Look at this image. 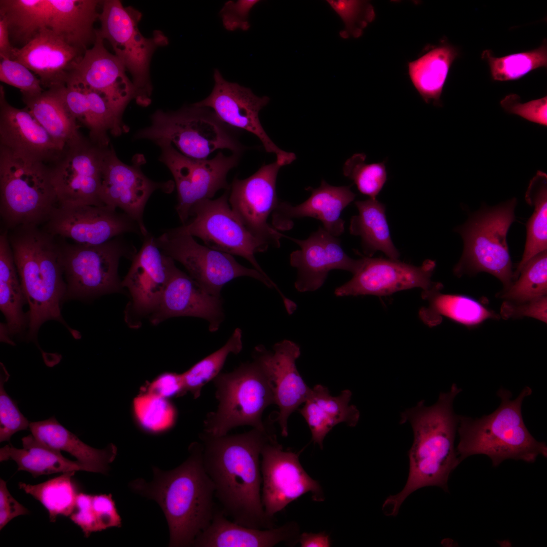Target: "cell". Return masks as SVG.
I'll list each match as a JSON object with an SVG mask.
<instances>
[{
  "instance_id": "cell-1",
  "label": "cell",
  "mask_w": 547,
  "mask_h": 547,
  "mask_svg": "<svg viewBox=\"0 0 547 547\" xmlns=\"http://www.w3.org/2000/svg\"><path fill=\"white\" fill-rule=\"evenodd\" d=\"M200 438L203 464L224 514L244 526L274 527L262 503L260 458L264 445L276 436L253 428L244 433L221 436L203 432Z\"/></svg>"
},
{
  "instance_id": "cell-2",
  "label": "cell",
  "mask_w": 547,
  "mask_h": 547,
  "mask_svg": "<svg viewBox=\"0 0 547 547\" xmlns=\"http://www.w3.org/2000/svg\"><path fill=\"white\" fill-rule=\"evenodd\" d=\"M461 391L453 383L448 392L440 393L433 405L421 400L401 413L400 423H409L413 432L409 473L402 491L385 501V515H397L406 497L422 487L437 486L447 490L449 475L460 462L454 447L460 415L455 413L453 402Z\"/></svg>"
},
{
  "instance_id": "cell-3",
  "label": "cell",
  "mask_w": 547,
  "mask_h": 547,
  "mask_svg": "<svg viewBox=\"0 0 547 547\" xmlns=\"http://www.w3.org/2000/svg\"><path fill=\"white\" fill-rule=\"evenodd\" d=\"M188 449V457L177 467L163 471L153 467L151 481L137 479L129 484L133 492L155 500L162 509L170 546H192L217 510L215 487L203 464L202 445L194 442Z\"/></svg>"
},
{
  "instance_id": "cell-4",
  "label": "cell",
  "mask_w": 547,
  "mask_h": 547,
  "mask_svg": "<svg viewBox=\"0 0 547 547\" xmlns=\"http://www.w3.org/2000/svg\"><path fill=\"white\" fill-rule=\"evenodd\" d=\"M7 235L19 280L29 307V336L48 320L63 323L60 302L66 292L60 244L38 226H19Z\"/></svg>"
},
{
  "instance_id": "cell-5",
  "label": "cell",
  "mask_w": 547,
  "mask_h": 547,
  "mask_svg": "<svg viewBox=\"0 0 547 547\" xmlns=\"http://www.w3.org/2000/svg\"><path fill=\"white\" fill-rule=\"evenodd\" d=\"M532 392L526 386L512 400V393L501 387L497 392L500 404L493 412L476 419L460 415L459 441L456 449L460 461L471 455L484 454L496 466L508 459L533 462L540 455L546 457L545 443L531 435L522 417L523 401Z\"/></svg>"
},
{
  "instance_id": "cell-6",
  "label": "cell",
  "mask_w": 547,
  "mask_h": 547,
  "mask_svg": "<svg viewBox=\"0 0 547 547\" xmlns=\"http://www.w3.org/2000/svg\"><path fill=\"white\" fill-rule=\"evenodd\" d=\"M213 381L218 405L207 415L203 432L221 436L244 425L268 431L262 416L268 406L275 404V396L261 345L255 348L252 361L230 372L220 373Z\"/></svg>"
},
{
  "instance_id": "cell-7",
  "label": "cell",
  "mask_w": 547,
  "mask_h": 547,
  "mask_svg": "<svg viewBox=\"0 0 547 547\" xmlns=\"http://www.w3.org/2000/svg\"><path fill=\"white\" fill-rule=\"evenodd\" d=\"M57 205L50 165L0 146V214L7 230L45 223Z\"/></svg>"
},
{
  "instance_id": "cell-8",
  "label": "cell",
  "mask_w": 547,
  "mask_h": 547,
  "mask_svg": "<svg viewBox=\"0 0 547 547\" xmlns=\"http://www.w3.org/2000/svg\"><path fill=\"white\" fill-rule=\"evenodd\" d=\"M517 203L514 198L495 206H483L455 228L463 241L462 256L453 270L456 276L487 272L501 282L504 291L511 286L514 272L506 236L516 220Z\"/></svg>"
},
{
  "instance_id": "cell-9",
  "label": "cell",
  "mask_w": 547,
  "mask_h": 547,
  "mask_svg": "<svg viewBox=\"0 0 547 547\" xmlns=\"http://www.w3.org/2000/svg\"><path fill=\"white\" fill-rule=\"evenodd\" d=\"M230 128L211 109L192 104L176 111L157 110L150 116V125L138 131L134 137L156 145L169 142L187 157L204 160L219 149L240 154L243 146Z\"/></svg>"
},
{
  "instance_id": "cell-10",
  "label": "cell",
  "mask_w": 547,
  "mask_h": 547,
  "mask_svg": "<svg viewBox=\"0 0 547 547\" xmlns=\"http://www.w3.org/2000/svg\"><path fill=\"white\" fill-rule=\"evenodd\" d=\"M101 6L99 32L109 43L114 54L130 73L135 90V102L147 106L151 102L152 91L151 59L157 48L168 45V38L160 30L154 31L151 37L143 36L138 28L141 12L132 7L124 6L119 0L102 1Z\"/></svg>"
},
{
  "instance_id": "cell-11",
  "label": "cell",
  "mask_w": 547,
  "mask_h": 547,
  "mask_svg": "<svg viewBox=\"0 0 547 547\" xmlns=\"http://www.w3.org/2000/svg\"><path fill=\"white\" fill-rule=\"evenodd\" d=\"M123 235L99 245L60 244L66 292L69 295L84 297L121 291L120 260L123 257L132 260L137 252Z\"/></svg>"
},
{
  "instance_id": "cell-12",
  "label": "cell",
  "mask_w": 547,
  "mask_h": 547,
  "mask_svg": "<svg viewBox=\"0 0 547 547\" xmlns=\"http://www.w3.org/2000/svg\"><path fill=\"white\" fill-rule=\"evenodd\" d=\"M154 241L163 254L181 263L189 276L211 295L220 296L226 283L241 277L256 279L281 293L269 278L242 265L231 254L199 244L179 227L165 231L154 238Z\"/></svg>"
},
{
  "instance_id": "cell-13",
  "label": "cell",
  "mask_w": 547,
  "mask_h": 547,
  "mask_svg": "<svg viewBox=\"0 0 547 547\" xmlns=\"http://www.w3.org/2000/svg\"><path fill=\"white\" fill-rule=\"evenodd\" d=\"M229 190L219 198L206 199L190 209L191 218L179 228L192 237L201 239L213 249L247 260L264 276L255 254L266 251V244L255 237L244 225L228 203Z\"/></svg>"
},
{
  "instance_id": "cell-14",
  "label": "cell",
  "mask_w": 547,
  "mask_h": 547,
  "mask_svg": "<svg viewBox=\"0 0 547 547\" xmlns=\"http://www.w3.org/2000/svg\"><path fill=\"white\" fill-rule=\"evenodd\" d=\"M157 145L161 149L160 161L175 180L178 193L176 210L182 224L188 221L194 204L211 199L220 189H229L227 175L238 165L240 154L226 156L219 151L211 159L197 160L183 155L169 142Z\"/></svg>"
},
{
  "instance_id": "cell-15",
  "label": "cell",
  "mask_w": 547,
  "mask_h": 547,
  "mask_svg": "<svg viewBox=\"0 0 547 547\" xmlns=\"http://www.w3.org/2000/svg\"><path fill=\"white\" fill-rule=\"evenodd\" d=\"M108 146H98L84 137L66 147L60 158L50 165L58 205L105 206L100 194L105 154Z\"/></svg>"
},
{
  "instance_id": "cell-16",
  "label": "cell",
  "mask_w": 547,
  "mask_h": 547,
  "mask_svg": "<svg viewBox=\"0 0 547 547\" xmlns=\"http://www.w3.org/2000/svg\"><path fill=\"white\" fill-rule=\"evenodd\" d=\"M214 85L210 94L196 106L211 109L217 117L229 127L243 129L257 136L266 151L276 155L283 167L292 163L296 155L278 147L267 135L259 118L260 111L269 101L266 96L259 97L252 90L236 83L226 81L218 69L213 74Z\"/></svg>"
},
{
  "instance_id": "cell-17",
  "label": "cell",
  "mask_w": 547,
  "mask_h": 547,
  "mask_svg": "<svg viewBox=\"0 0 547 547\" xmlns=\"http://www.w3.org/2000/svg\"><path fill=\"white\" fill-rule=\"evenodd\" d=\"M261 501L266 516L272 519L290 503L310 492L317 501L323 499L319 483L304 471L298 455L284 451L277 439L270 440L261 453Z\"/></svg>"
},
{
  "instance_id": "cell-18",
  "label": "cell",
  "mask_w": 547,
  "mask_h": 547,
  "mask_svg": "<svg viewBox=\"0 0 547 547\" xmlns=\"http://www.w3.org/2000/svg\"><path fill=\"white\" fill-rule=\"evenodd\" d=\"M43 229L55 237L82 245L101 244L130 232L143 237L135 220L107 206L57 205Z\"/></svg>"
},
{
  "instance_id": "cell-19",
  "label": "cell",
  "mask_w": 547,
  "mask_h": 547,
  "mask_svg": "<svg viewBox=\"0 0 547 547\" xmlns=\"http://www.w3.org/2000/svg\"><path fill=\"white\" fill-rule=\"evenodd\" d=\"M144 162L139 156L133 165L123 163L110 144L105 154L100 194L105 206L121 209L138 223L143 238L149 233L143 217L149 198L158 190L170 193L174 187L172 181L156 182L146 176L141 169Z\"/></svg>"
},
{
  "instance_id": "cell-20",
  "label": "cell",
  "mask_w": 547,
  "mask_h": 547,
  "mask_svg": "<svg viewBox=\"0 0 547 547\" xmlns=\"http://www.w3.org/2000/svg\"><path fill=\"white\" fill-rule=\"evenodd\" d=\"M281 167L276 161L262 166L246 179L236 177L228 196L231 208L249 231L268 247L277 248L284 236L270 225L267 219L280 202L276 180Z\"/></svg>"
},
{
  "instance_id": "cell-21",
  "label": "cell",
  "mask_w": 547,
  "mask_h": 547,
  "mask_svg": "<svg viewBox=\"0 0 547 547\" xmlns=\"http://www.w3.org/2000/svg\"><path fill=\"white\" fill-rule=\"evenodd\" d=\"M363 259L359 271L335 289L336 296H385L414 288L422 291L443 288L441 283L432 281L436 265L434 260L426 259L418 266L398 259L367 256Z\"/></svg>"
},
{
  "instance_id": "cell-22",
  "label": "cell",
  "mask_w": 547,
  "mask_h": 547,
  "mask_svg": "<svg viewBox=\"0 0 547 547\" xmlns=\"http://www.w3.org/2000/svg\"><path fill=\"white\" fill-rule=\"evenodd\" d=\"M96 29L95 41L70 72L66 86H82L101 94L116 112L123 116L129 102L135 99V90L126 69L115 54L105 48Z\"/></svg>"
},
{
  "instance_id": "cell-23",
  "label": "cell",
  "mask_w": 547,
  "mask_h": 547,
  "mask_svg": "<svg viewBox=\"0 0 547 547\" xmlns=\"http://www.w3.org/2000/svg\"><path fill=\"white\" fill-rule=\"evenodd\" d=\"M290 239L300 247L290 255V264L297 270L295 287L299 292L317 290L332 269L344 270L354 275L363 263V257L359 259L350 257L337 237L322 226L306 239Z\"/></svg>"
},
{
  "instance_id": "cell-24",
  "label": "cell",
  "mask_w": 547,
  "mask_h": 547,
  "mask_svg": "<svg viewBox=\"0 0 547 547\" xmlns=\"http://www.w3.org/2000/svg\"><path fill=\"white\" fill-rule=\"evenodd\" d=\"M154 238L148 233L132 259L130 268L122 281L131 296L127 319L132 315L151 314L158 306L163 293L176 266L174 260L162 253Z\"/></svg>"
},
{
  "instance_id": "cell-25",
  "label": "cell",
  "mask_w": 547,
  "mask_h": 547,
  "mask_svg": "<svg viewBox=\"0 0 547 547\" xmlns=\"http://www.w3.org/2000/svg\"><path fill=\"white\" fill-rule=\"evenodd\" d=\"M0 146L24 158L52 165L65 149L39 124L25 107L20 109L7 100L0 86Z\"/></svg>"
},
{
  "instance_id": "cell-26",
  "label": "cell",
  "mask_w": 547,
  "mask_h": 547,
  "mask_svg": "<svg viewBox=\"0 0 547 547\" xmlns=\"http://www.w3.org/2000/svg\"><path fill=\"white\" fill-rule=\"evenodd\" d=\"M85 52L45 27L23 47L14 48L11 59L27 67L38 77L42 87L50 89L66 86L70 72Z\"/></svg>"
},
{
  "instance_id": "cell-27",
  "label": "cell",
  "mask_w": 547,
  "mask_h": 547,
  "mask_svg": "<svg viewBox=\"0 0 547 547\" xmlns=\"http://www.w3.org/2000/svg\"><path fill=\"white\" fill-rule=\"evenodd\" d=\"M175 317H194L207 320L211 332L217 331L224 315L221 296L204 290L190 276L176 266L160 301L150 315L152 324Z\"/></svg>"
},
{
  "instance_id": "cell-28",
  "label": "cell",
  "mask_w": 547,
  "mask_h": 547,
  "mask_svg": "<svg viewBox=\"0 0 547 547\" xmlns=\"http://www.w3.org/2000/svg\"><path fill=\"white\" fill-rule=\"evenodd\" d=\"M306 189L310 191V196L299 205L279 202L272 212L274 227L289 230L294 225V219L309 217L320 220L323 228L331 235L340 236L344 230L341 212L356 197L350 186H332L323 180L318 188L309 187Z\"/></svg>"
},
{
  "instance_id": "cell-29",
  "label": "cell",
  "mask_w": 547,
  "mask_h": 547,
  "mask_svg": "<svg viewBox=\"0 0 547 547\" xmlns=\"http://www.w3.org/2000/svg\"><path fill=\"white\" fill-rule=\"evenodd\" d=\"M262 352L273 385L275 404L279 409L277 420L282 435L286 437L289 416L304 403L311 390L296 367L300 349L294 342L284 340L275 344L272 351L263 346Z\"/></svg>"
},
{
  "instance_id": "cell-30",
  "label": "cell",
  "mask_w": 547,
  "mask_h": 547,
  "mask_svg": "<svg viewBox=\"0 0 547 547\" xmlns=\"http://www.w3.org/2000/svg\"><path fill=\"white\" fill-rule=\"evenodd\" d=\"M66 107L72 115L89 130V139L101 147L110 145L108 133L119 136L128 131L119 114L100 93L82 86L60 88Z\"/></svg>"
},
{
  "instance_id": "cell-31",
  "label": "cell",
  "mask_w": 547,
  "mask_h": 547,
  "mask_svg": "<svg viewBox=\"0 0 547 547\" xmlns=\"http://www.w3.org/2000/svg\"><path fill=\"white\" fill-rule=\"evenodd\" d=\"M296 530L292 522L267 529L244 526L229 520L221 509H217L210 525L192 546L271 547L281 542H292Z\"/></svg>"
},
{
  "instance_id": "cell-32",
  "label": "cell",
  "mask_w": 547,
  "mask_h": 547,
  "mask_svg": "<svg viewBox=\"0 0 547 547\" xmlns=\"http://www.w3.org/2000/svg\"><path fill=\"white\" fill-rule=\"evenodd\" d=\"M351 396L349 389L334 397L321 384L311 388L300 412L310 430L312 441L321 448L326 436L336 425L344 423L354 427L358 423L360 414L357 407L350 404Z\"/></svg>"
},
{
  "instance_id": "cell-33",
  "label": "cell",
  "mask_w": 547,
  "mask_h": 547,
  "mask_svg": "<svg viewBox=\"0 0 547 547\" xmlns=\"http://www.w3.org/2000/svg\"><path fill=\"white\" fill-rule=\"evenodd\" d=\"M48 28L70 45L86 51L96 39L98 0H49Z\"/></svg>"
},
{
  "instance_id": "cell-34",
  "label": "cell",
  "mask_w": 547,
  "mask_h": 547,
  "mask_svg": "<svg viewBox=\"0 0 547 547\" xmlns=\"http://www.w3.org/2000/svg\"><path fill=\"white\" fill-rule=\"evenodd\" d=\"M29 428L38 441L49 447L69 453L87 466L89 472L106 474L109 464L116 455V448L113 444H110L102 449L92 447L62 426L54 416L30 422Z\"/></svg>"
},
{
  "instance_id": "cell-35",
  "label": "cell",
  "mask_w": 547,
  "mask_h": 547,
  "mask_svg": "<svg viewBox=\"0 0 547 547\" xmlns=\"http://www.w3.org/2000/svg\"><path fill=\"white\" fill-rule=\"evenodd\" d=\"M60 87L47 89L32 96L22 95V101L35 120L62 147L72 146L84 137L76 120L67 109Z\"/></svg>"
},
{
  "instance_id": "cell-36",
  "label": "cell",
  "mask_w": 547,
  "mask_h": 547,
  "mask_svg": "<svg viewBox=\"0 0 547 547\" xmlns=\"http://www.w3.org/2000/svg\"><path fill=\"white\" fill-rule=\"evenodd\" d=\"M458 55L453 46L443 43L432 47L408 64L412 84L427 103L441 106V96L450 68Z\"/></svg>"
},
{
  "instance_id": "cell-37",
  "label": "cell",
  "mask_w": 547,
  "mask_h": 547,
  "mask_svg": "<svg viewBox=\"0 0 547 547\" xmlns=\"http://www.w3.org/2000/svg\"><path fill=\"white\" fill-rule=\"evenodd\" d=\"M21 449L9 444L0 449V461H15L18 471H25L33 477L57 473L84 471L88 468L80 461L64 457L61 451L49 447L30 435L22 439Z\"/></svg>"
},
{
  "instance_id": "cell-38",
  "label": "cell",
  "mask_w": 547,
  "mask_h": 547,
  "mask_svg": "<svg viewBox=\"0 0 547 547\" xmlns=\"http://www.w3.org/2000/svg\"><path fill=\"white\" fill-rule=\"evenodd\" d=\"M355 204L358 214L351 217L349 230L350 234L361 238L364 253L371 257L381 251L388 258L398 259L400 253L392 240L385 205L371 198Z\"/></svg>"
},
{
  "instance_id": "cell-39",
  "label": "cell",
  "mask_w": 547,
  "mask_h": 547,
  "mask_svg": "<svg viewBox=\"0 0 547 547\" xmlns=\"http://www.w3.org/2000/svg\"><path fill=\"white\" fill-rule=\"evenodd\" d=\"M421 296L428 304L420 310L419 317L429 327L440 324L442 316L466 326L476 325L499 316L467 296L443 294L439 290L422 291Z\"/></svg>"
},
{
  "instance_id": "cell-40",
  "label": "cell",
  "mask_w": 547,
  "mask_h": 547,
  "mask_svg": "<svg viewBox=\"0 0 547 547\" xmlns=\"http://www.w3.org/2000/svg\"><path fill=\"white\" fill-rule=\"evenodd\" d=\"M49 0H1L0 16L7 22L14 48L26 45L43 28H48L50 13Z\"/></svg>"
},
{
  "instance_id": "cell-41",
  "label": "cell",
  "mask_w": 547,
  "mask_h": 547,
  "mask_svg": "<svg viewBox=\"0 0 547 547\" xmlns=\"http://www.w3.org/2000/svg\"><path fill=\"white\" fill-rule=\"evenodd\" d=\"M527 203L534 210L526 225L527 238L521 261L513 273L518 278L525 264L537 254L547 250V175L538 171L530 180L525 193Z\"/></svg>"
},
{
  "instance_id": "cell-42",
  "label": "cell",
  "mask_w": 547,
  "mask_h": 547,
  "mask_svg": "<svg viewBox=\"0 0 547 547\" xmlns=\"http://www.w3.org/2000/svg\"><path fill=\"white\" fill-rule=\"evenodd\" d=\"M81 528L86 537L93 532L120 527L122 519L112 495H92L80 492L69 517Z\"/></svg>"
},
{
  "instance_id": "cell-43",
  "label": "cell",
  "mask_w": 547,
  "mask_h": 547,
  "mask_svg": "<svg viewBox=\"0 0 547 547\" xmlns=\"http://www.w3.org/2000/svg\"><path fill=\"white\" fill-rule=\"evenodd\" d=\"M76 472H69L36 484L19 482V487L39 501L49 513L51 522L59 516L69 517L72 513L80 492L72 477Z\"/></svg>"
},
{
  "instance_id": "cell-44",
  "label": "cell",
  "mask_w": 547,
  "mask_h": 547,
  "mask_svg": "<svg viewBox=\"0 0 547 547\" xmlns=\"http://www.w3.org/2000/svg\"><path fill=\"white\" fill-rule=\"evenodd\" d=\"M242 349V331L237 328L223 346L182 373L186 393L199 398L203 387L220 373L228 355H237Z\"/></svg>"
},
{
  "instance_id": "cell-45",
  "label": "cell",
  "mask_w": 547,
  "mask_h": 547,
  "mask_svg": "<svg viewBox=\"0 0 547 547\" xmlns=\"http://www.w3.org/2000/svg\"><path fill=\"white\" fill-rule=\"evenodd\" d=\"M489 66L493 80L508 81L518 80L530 71L547 65V47L545 40L534 50L496 57L490 50H484L481 55Z\"/></svg>"
},
{
  "instance_id": "cell-46",
  "label": "cell",
  "mask_w": 547,
  "mask_h": 547,
  "mask_svg": "<svg viewBox=\"0 0 547 547\" xmlns=\"http://www.w3.org/2000/svg\"><path fill=\"white\" fill-rule=\"evenodd\" d=\"M134 418L144 432L159 434L170 430L177 417V410L169 400L146 391L134 398L132 403Z\"/></svg>"
},
{
  "instance_id": "cell-47",
  "label": "cell",
  "mask_w": 547,
  "mask_h": 547,
  "mask_svg": "<svg viewBox=\"0 0 547 547\" xmlns=\"http://www.w3.org/2000/svg\"><path fill=\"white\" fill-rule=\"evenodd\" d=\"M547 294V251L531 258L501 297L514 303L535 300Z\"/></svg>"
},
{
  "instance_id": "cell-48",
  "label": "cell",
  "mask_w": 547,
  "mask_h": 547,
  "mask_svg": "<svg viewBox=\"0 0 547 547\" xmlns=\"http://www.w3.org/2000/svg\"><path fill=\"white\" fill-rule=\"evenodd\" d=\"M364 153L354 154L345 162L343 174L352 180L359 191L376 199L387 180L385 161L367 164Z\"/></svg>"
},
{
  "instance_id": "cell-49",
  "label": "cell",
  "mask_w": 547,
  "mask_h": 547,
  "mask_svg": "<svg viewBox=\"0 0 547 547\" xmlns=\"http://www.w3.org/2000/svg\"><path fill=\"white\" fill-rule=\"evenodd\" d=\"M330 7L339 16L349 36L360 37L363 30L375 19L373 7L365 1L329 0Z\"/></svg>"
},
{
  "instance_id": "cell-50",
  "label": "cell",
  "mask_w": 547,
  "mask_h": 547,
  "mask_svg": "<svg viewBox=\"0 0 547 547\" xmlns=\"http://www.w3.org/2000/svg\"><path fill=\"white\" fill-rule=\"evenodd\" d=\"M1 364L0 376V442L9 441L16 433L29 428L30 422L21 413L17 404L7 394L4 384L10 375Z\"/></svg>"
},
{
  "instance_id": "cell-51",
  "label": "cell",
  "mask_w": 547,
  "mask_h": 547,
  "mask_svg": "<svg viewBox=\"0 0 547 547\" xmlns=\"http://www.w3.org/2000/svg\"><path fill=\"white\" fill-rule=\"evenodd\" d=\"M25 301L20 281H0V308L11 334H18L23 329L25 320L22 307Z\"/></svg>"
},
{
  "instance_id": "cell-52",
  "label": "cell",
  "mask_w": 547,
  "mask_h": 547,
  "mask_svg": "<svg viewBox=\"0 0 547 547\" xmlns=\"http://www.w3.org/2000/svg\"><path fill=\"white\" fill-rule=\"evenodd\" d=\"M0 81L19 89L22 95H35L44 90L36 75L23 64L10 59H1Z\"/></svg>"
},
{
  "instance_id": "cell-53",
  "label": "cell",
  "mask_w": 547,
  "mask_h": 547,
  "mask_svg": "<svg viewBox=\"0 0 547 547\" xmlns=\"http://www.w3.org/2000/svg\"><path fill=\"white\" fill-rule=\"evenodd\" d=\"M500 105L507 112L518 115L528 121L547 125V97L526 103L520 101L517 94H510L501 101Z\"/></svg>"
},
{
  "instance_id": "cell-54",
  "label": "cell",
  "mask_w": 547,
  "mask_h": 547,
  "mask_svg": "<svg viewBox=\"0 0 547 547\" xmlns=\"http://www.w3.org/2000/svg\"><path fill=\"white\" fill-rule=\"evenodd\" d=\"M259 2L258 0H238L226 2L220 11L223 27L228 31L248 30L250 27V12Z\"/></svg>"
},
{
  "instance_id": "cell-55",
  "label": "cell",
  "mask_w": 547,
  "mask_h": 547,
  "mask_svg": "<svg viewBox=\"0 0 547 547\" xmlns=\"http://www.w3.org/2000/svg\"><path fill=\"white\" fill-rule=\"evenodd\" d=\"M500 316L504 319L528 317L546 323L547 297L523 303L505 300L501 306Z\"/></svg>"
},
{
  "instance_id": "cell-56",
  "label": "cell",
  "mask_w": 547,
  "mask_h": 547,
  "mask_svg": "<svg viewBox=\"0 0 547 547\" xmlns=\"http://www.w3.org/2000/svg\"><path fill=\"white\" fill-rule=\"evenodd\" d=\"M147 391L168 400L186 393L182 373L169 372L162 373L154 379L149 383Z\"/></svg>"
},
{
  "instance_id": "cell-57",
  "label": "cell",
  "mask_w": 547,
  "mask_h": 547,
  "mask_svg": "<svg viewBox=\"0 0 547 547\" xmlns=\"http://www.w3.org/2000/svg\"><path fill=\"white\" fill-rule=\"evenodd\" d=\"M29 514V511L10 494L6 482L0 479V530L12 519L20 515Z\"/></svg>"
},
{
  "instance_id": "cell-58",
  "label": "cell",
  "mask_w": 547,
  "mask_h": 547,
  "mask_svg": "<svg viewBox=\"0 0 547 547\" xmlns=\"http://www.w3.org/2000/svg\"><path fill=\"white\" fill-rule=\"evenodd\" d=\"M14 47L12 46L9 35L8 23L6 19L0 16V58L11 59Z\"/></svg>"
},
{
  "instance_id": "cell-59",
  "label": "cell",
  "mask_w": 547,
  "mask_h": 547,
  "mask_svg": "<svg viewBox=\"0 0 547 547\" xmlns=\"http://www.w3.org/2000/svg\"><path fill=\"white\" fill-rule=\"evenodd\" d=\"M299 541L302 547H328L331 544L329 537L324 532L303 533L300 537Z\"/></svg>"
},
{
  "instance_id": "cell-60",
  "label": "cell",
  "mask_w": 547,
  "mask_h": 547,
  "mask_svg": "<svg viewBox=\"0 0 547 547\" xmlns=\"http://www.w3.org/2000/svg\"><path fill=\"white\" fill-rule=\"evenodd\" d=\"M339 35L342 38H348L349 37L348 33L344 29L340 31Z\"/></svg>"
}]
</instances>
